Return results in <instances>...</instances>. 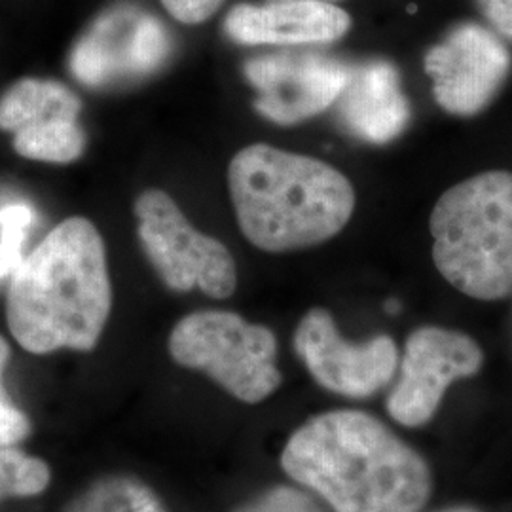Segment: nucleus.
Wrapping results in <instances>:
<instances>
[{
  "label": "nucleus",
  "instance_id": "nucleus-21",
  "mask_svg": "<svg viewBox=\"0 0 512 512\" xmlns=\"http://www.w3.org/2000/svg\"><path fill=\"white\" fill-rule=\"evenodd\" d=\"M476 4L497 33L512 40V0H476Z\"/></svg>",
  "mask_w": 512,
  "mask_h": 512
},
{
  "label": "nucleus",
  "instance_id": "nucleus-2",
  "mask_svg": "<svg viewBox=\"0 0 512 512\" xmlns=\"http://www.w3.org/2000/svg\"><path fill=\"white\" fill-rule=\"evenodd\" d=\"M112 287L105 243L92 220L57 224L12 274L6 321L19 346L35 355L92 351L107 327Z\"/></svg>",
  "mask_w": 512,
  "mask_h": 512
},
{
  "label": "nucleus",
  "instance_id": "nucleus-13",
  "mask_svg": "<svg viewBox=\"0 0 512 512\" xmlns=\"http://www.w3.org/2000/svg\"><path fill=\"white\" fill-rule=\"evenodd\" d=\"M80 112H61L14 133V150L21 158L44 164H73L86 150Z\"/></svg>",
  "mask_w": 512,
  "mask_h": 512
},
{
  "label": "nucleus",
  "instance_id": "nucleus-11",
  "mask_svg": "<svg viewBox=\"0 0 512 512\" xmlns=\"http://www.w3.org/2000/svg\"><path fill=\"white\" fill-rule=\"evenodd\" d=\"M349 29L351 18L346 10L317 0L238 4L224 18V33L243 46L330 44Z\"/></svg>",
  "mask_w": 512,
  "mask_h": 512
},
{
  "label": "nucleus",
  "instance_id": "nucleus-4",
  "mask_svg": "<svg viewBox=\"0 0 512 512\" xmlns=\"http://www.w3.org/2000/svg\"><path fill=\"white\" fill-rule=\"evenodd\" d=\"M431 236L435 264L458 291L478 300L512 293V173H482L442 194Z\"/></svg>",
  "mask_w": 512,
  "mask_h": 512
},
{
  "label": "nucleus",
  "instance_id": "nucleus-3",
  "mask_svg": "<svg viewBox=\"0 0 512 512\" xmlns=\"http://www.w3.org/2000/svg\"><path fill=\"white\" fill-rule=\"evenodd\" d=\"M228 186L243 236L268 253L334 238L355 209V192L344 173L264 143L232 158Z\"/></svg>",
  "mask_w": 512,
  "mask_h": 512
},
{
  "label": "nucleus",
  "instance_id": "nucleus-19",
  "mask_svg": "<svg viewBox=\"0 0 512 512\" xmlns=\"http://www.w3.org/2000/svg\"><path fill=\"white\" fill-rule=\"evenodd\" d=\"M8 357H10V348H8L6 340L0 336V372L8 363ZM27 433H29L27 416L14 404L6 401L2 387H0V448L16 444L19 440L25 439Z\"/></svg>",
  "mask_w": 512,
  "mask_h": 512
},
{
  "label": "nucleus",
  "instance_id": "nucleus-18",
  "mask_svg": "<svg viewBox=\"0 0 512 512\" xmlns=\"http://www.w3.org/2000/svg\"><path fill=\"white\" fill-rule=\"evenodd\" d=\"M236 512H323L319 505L311 499L310 495L279 486L264 495H260L255 501L247 503Z\"/></svg>",
  "mask_w": 512,
  "mask_h": 512
},
{
  "label": "nucleus",
  "instance_id": "nucleus-10",
  "mask_svg": "<svg viewBox=\"0 0 512 512\" xmlns=\"http://www.w3.org/2000/svg\"><path fill=\"white\" fill-rule=\"evenodd\" d=\"M425 71L433 78V92L442 109L473 116L501 88L511 71V55L494 33L465 23L429 50Z\"/></svg>",
  "mask_w": 512,
  "mask_h": 512
},
{
  "label": "nucleus",
  "instance_id": "nucleus-6",
  "mask_svg": "<svg viewBox=\"0 0 512 512\" xmlns=\"http://www.w3.org/2000/svg\"><path fill=\"white\" fill-rule=\"evenodd\" d=\"M133 213L145 255L171 291L200 289L213 298L234 294L238 287L234 256L219 239L198 232L167 192L145 190L135 200Z\"/></svg>",
  "mask_w": 512,
  "mask_h": 512
},
{
  "label": "nucleus",
  "instance_id": "nucleus-16",
  "mask_svg": "<svg viewBox=\"0 0 512 512\" xmlns=\"http://www.w3.org/2000/svg\"><path fill=\"white\" fill-rule=\"evenodd\" d=\"M50 476L46 461L8 446L0 448V501L42 494L50 484Z\"/></svg>",
  "mask_w": 512,
  "mask_h": 512
},
{
  "label": "nucleus",
  "instance_id": "nucleus-17",
  "mask_svg": "<svg viewBox=\"0 0 512 512\" xmlns=\"http://www.w3.org/2000/svg\"><path fill=\"white\" fill-rule=\"evenodd\" d=\"M35 211L25 203H6L0 207V279L14 274L23 262V249Z\"/></svg>",
  "mask_w": 512,
  "mask_h": 512
},
{
  "label": "nucleus",
  "instance_id": "nucleus-22",
  "mask_svg": "<svg viewBox=\"0 0 512 512\" xmlns=\"http://www.w3.org/2000/svg\"><path fill=\"white\" fill-rule=\"evenodd\" d=\"M444 512H476L473 509H452V511H444Z\"/></svg>",
  "mask_w": 512,
  "mask_h": 512
},
{
  "label": "nucleus",
  "instance_id": "nucleus-1",
  "mask_svg": "<svg viewBox=\"0 0 512 512\" xmlns=\"http://www.w3.org/2000/svg\"><path fill=\"white\" fill-rule=\"evenodd\" d=\"M281 465L336 512H418L431 495L427 463L365 412L311 418L287 442Z\"/></svg>",
  "mask_w": 512,
  "mask_h": 512
},
{
  "label": "nucleus",
  "instance_id": "nucleus-15",
  "mask_svg": "<svg viewBox=\"0 0 512 512\" xmlns=\"http://www.w3.org/2000/svg\"><path fill=\"white\" fill-rule=\"evenodd\" d=\"M65 512H167L156 492L128 475L105 476L71 501Z\"/></svg>",
  "mask_w": 512,
  "mask_h": 512
},
{
  "label": "nucleus",
  "instance_id": "nucleus-20",
  "mask_svg": "<svg viewBox=\"0 0 512 512\" xmlns=\"http://www.w3.org/2000/svg\"><path fill=\"white\" fill-rule=\"evenodd\" d=\"M167 14L184 25H200L213 18L224 0H160Z\"/></svg>",
  "mask_w": 512,
  "mask_h": 512
},
{
  "label": "nucleus",
  "instance_id": "nucleus-7",
  "mask_svg": "<svg viewBox=\"0 0 512 512\" xmlns=\"http://www.w3.org/2000/svg\"><path fill=\"white\" fill-rule=\"evenodd\" d=\"M482 351L454 330H416L406 344L401 378L387 399L389 414L406 427H420L439 410L446 389L476 374Z\"/></svg>",
  "mask_w": 512,
  "mask_h": 512
},
{
  "label": "nucleus",
  "instance_id": "nucleus-5",
  "mask_svg": "<svg viewBox=\"0 0 512 512\" xmlns=\"http://www.w3.org/2000/svg\"><path fill=\"white\" fill-rule=\"evenodd\" d=\"M177 365L202 370L241 403L268 399L281 384L274 332L232 311H194L169 334Z\"/></svg>",
  "mask_w": 512,
  "mask_h": 512
},
{
  "label": "nucleus",
  "instance_id": "nucleus-12",
  "mask_svg": "<svg viewBox=\"0 0 512 512\" xmlns=\"http://www.w3.org/2000/svg\"><path fill=\"white\" fill-rule=\"evenodd\" d=\"M334 105L342 126L351 135L376 145L393 141L410 118L399 74L384 61L349 69L348 80Z\"/></svg>",
  "mask_w": 512,
  "mask_h": 512
},
{
  "label": "nucleus",
  "instance_id": "nucleus-8",
  "mask_svg": "<svg viewBox=\"0 0 512 512\" xmlns=\"http://www.w3.org/2000/svg\"><path fill=\"white\" fill-rule=\"evenodd\" d=\"M294 349L317 384L351 399L382 389L399 366L397 346L389 336L349 344L325 310L306 313L294 334Z\"/></svg>",
  "mask_w": 512,
  "mask_h": 512
},
{
  "label": "nucleus",
  "instance_id": "nucleus-14",
  "mask_svg": "<svg viewBox=\"0 0 512 512\" xmlns=\"http://www.w3.org/2000/svg\"><path fill=\"white\" fill-rule=\"evenodd\" d=\"M82 105L80 97L52 78H21L0 97V129L16 133L54 110Z\"/></svg>",
  "mask_w": 512,
  "mask_h": 512
},
{
  "label": "nucleus",
  "instance_id": "nucleus-23",
  "mask_svg": "<svg viewBox=\"0 0 512 512\" xmlns=\"http://www.w3.org/2000/svg\"><path fill=\"white\" fill-rule=\"evenodd\" d=\"M317 2H330V4H336V2H340V0H317Z\"/></svg>",
  "mask_w": 512,
  "mask_h": 512
},
{
  "label": "nucleus",
  "instance_id": "nucleus-9",
  "mask_svg": "<svg viewBox=\"0 0 512 512\" xmlns=\"http://www.w3.org/2000/svg\"><path fill=\"white\" fill-rule=\"evenodd\" d=\"M245 76L256 90L255 109L279 126H294L332 107L348 80L349 67L325 55L253 57Z\"/></svg>",
  "mask_w": 512,
  "mask_h": 512
}]
</instances>
